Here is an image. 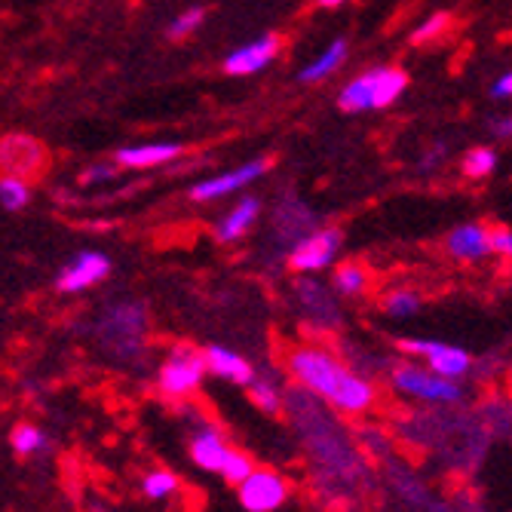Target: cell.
<instances>
[{"label":"cell","mask_w":512,"mask_h":512,"mask_svg":"<svg viewBox=\"0 0 512 512\" xmlns=\"http://www.w3.org/2000/svg\"><path fill=\"white\" fill-rule=\"evenodd\" d=\"M286 371L298 390L344 417H362L378 405L375 381L322 344H295L286 353Z\"/></svg>","instance_id":"cell-1"},{"label":"cell","mask_w":512,"mask_h":512,"mask_svg":"<svg viewBox=\"0 0 512 512\" xmlns=\"http://www.w3.org/2000/svg\"><path fill=\"white\" fill-rule=\"evenodd\" d=\"M390 390L402 399L421 402V405H436V408H451L463 402V387L460 381L442 378L436 371H430L421 362H396L387 371Z\"/></svg>","instance_id":"cell-2"},{"label":"cell","mask_w":512,"mask_h":512,"mask_svg":"<svg viewBox=\"0 0 512 512\" xmlns=\"http://www.w3.org/2000/svg\"><path fill=\"white\" fill-rule=\"evenodd\" d=\"M206 359L194 344H175L157 368V390L169 402H188L203 390Z\"/></svg>","instance_id":"cell-3"},{"label":"cell","mask_w":512,"mask_h":512,"mask_svg":"<svg viewBox=\"0 0 512 512\" xmlns=\"http://www.w3.org/2000/svg\"><path fill=\"white\" fill-rule=\"evenodd\" d=\"M148 307L138 301H117L111 304L102 319H99V332L111 350L120 356H132V350H142V341L148 335Z\"/></svg>","instance_id":"cell-4"},{"label":"cell","mask_w":512,"mask_h":512,"mask_svg":"<svg viewBox=\"0 0 512 512\" xmlns=\"http://www.w3.org/2000/svg\"><path fill=\"white\" fill-rule=\"evenodd\" d=\"M396 350L417 359L421 365H427L430 371H436V375L451 378V381H463L476 365L470 350L448 344V341H436V338H399Z\"/></svg>","instance_id":"cell-5"},{"label":"cell","mask_w":512,"mask_h":512,"mask_svg":"<svg viewBox=\"0 0 512 512\" xmlns=\"http://www.w3.org/2000/svg\"><path fill=\"white\" fill-rule=\"evenodd\" d=\"M344 234L338 227H313L298 243L289 246V267L301 276H316L338 264Z\"/></svg>","instance_id":"cell-6"},{"label":"cell","mask_w":512,"mask_h":512,"mask_svg":"<svg viewBox=\"0 0 512 512\" xmlns=\"http://www.w3.org/2000/svg\"><path fill=\"white\" fill-rule=\"evenodd\" d=\"M289 494H292L289 479L276 470H267V467H255L237 485V497L246 512H276L289 503Z\"/></svg>","instance_id":"cell-7"},{"label":"cell","mask_w":512,"mask_h":512,"mask_svg":"<svg viewBox=\"0 0 512 512\" xmlns=\"http://www.w3.org/2000/svg\"><path fill=\"white\" fill-rule=\"evenodd\" d=\"M267 172H270V157H252V160L234 166L230 172H221V175L197 181L194 188H191V200L194 203H215L221 197L240 194V191L252 188L255 181H261Z\"/></svg>","instance_id":"cell-8"},{"label":"cell","mask_w":512,"mask_h":512,"mask_svg":"<svg viewBox=\"0 0 512 512\" xmlns=\"http://www.w3.org/2000/svg\"><path fill=\"white\" fill-rule=\"evenodd\" d=\"M279 50H283V37L279 34H261L255 40L240 43L237 50H230L221 62V71L227 77H252L261 74L264 68H270L279 59Z\"/></svg>","instance_id":"cell-9"},{"label":"cell","mask_w":512,"mask_h":512,"mask_svg":"<svg viewBox=\"0 0 512 512\" xmlns=\"http://www.w3.org/2000/svg\"><path fill=\"white\" fill-rule=\"evenodd\" d=\"M111 276V258L105 252H77L56 279V289L62 295H80L92 286L105 283Z\"/></svg>","instance_id":"cell-10"},{"label":"cell","mask_w":512,"mask_h":512,"mask_svg":"<svg viewBox=\"0 0 512 512\" xmlns=\"http://www.w3.org/2000/svg\"><path fill=\"white\" fill-rule=\"evenodd\" d=\"M445 252L457 264H479V261L491 258V249H488V224L467 221V224L451 227L448 237H445Z\"/></svg>","instance_id":"cell-11"},{"label":"cell","mask_w":512,"mask_h":512,"mask_svg":"<svg viewBox=\"0 0 512 512\" xmlns=\"http://www.w3.org/2000/svg\"><path fill=\"white\" fill-rule=\"evenodd\" d=\"M43 148L28 135L0 138V172L4 175H34L43 166Z\"/></svg>","instance_id":"cell-12"},{"label":"cell","mask_w":512,"mask_h":512,"mask_svg":"<svg viewBox=\"0 0 512 512\" xmlns=\"http://www.w3.org/2000/svg\"><path fill=\"white\" fill-rule=\"evenodd\" d=\"M230 448H234V445H230L227 436L215 424H209V421H200V427L191 436V460H194V467L203 470V473H215L218 476V470H221V463L227 460Z\"/></svg>","instance_id":"cell-13"},{"label":"cell","mask_w":512,"mask_h":512,"mask_svg":"<svg viewBox=\"0 0 512 512\" xmlns=\"http://www.w3.org/2000/svg\"><path fill=\"white\" fill-rule=\"evenodd\" d=\"M184 154V145L178 142H142V145H126L114 151V163L120 169H154L175 163Z\"/></svg>","instance_id":"cell-14"},{"label":"cell","mask_w":512,"mask_h":512,"mask_svg":"<svg viewBox=\"0 0 512 512\" xmlns=\"http://www.w3.org/2000/svg\"><path fill=\"white\" fill-rule=\"evenodd\" d=\"M203 359H206V375H215L227 384H237V387H246L258 371L255 365L240 356L237 350H227V347H218V344H209L203 350Z\"/></svg>","instance_id":"cell-15"},{"label":"cell","mask_w":512,"mask_h":512,"mask_svg":"<svg viewBox=\"0 0 512 512\" xmlns=\"http://www.w3.org/2000/svg\"><path fill=\"white\" fill-rule=\"evenodd\" d=\"M298 301H301L304 313L313 322H319V325H329V329H335V325L341 322L338 301L332 298V292L325 289L322 283H316L313 276H301V283H298Z\"/></svg>","instance_id":"cell-16"},{"label":"cell","mask_w":512,"mask_h":512,"mask_svg":"<svg viewBox=\"0 0 512 512\" xmlns=\"http://www.w3.org/2000/svg\"><path fill=\"white\" fill-rule=\"evenodd\" d=\"M258 215H261V200H258V197H243V200H237L234 206H230V209L221 215V221L215 224V237H218V243L230 246V243L243 240V237L249 234V230L255 227Z\"/></svg>","instance_id":"cell-17"},{"label":"cell","mask_w":512,"mask_h":512,"mask_svg":"<svg viewBox=\"0 0 512 512\" xmlns=\"http://www.w3.org/2000/svg\"><path fill=\"white\" fill-rule=\"evenodd\" d=\"M408 89V71L399 65H378L371 68V111L390 108L393 102L402 99Z\"/></svg>","instance_id":"cell-18"},{"label":"cell","mask_w":512,"mask_h":512,"mask_svg":"<svg viewBox=\"0 0 512 512\" xmlns=\"http://www.w3.org/2000/svg\"><path fill=\"white\" fill-rule=\"evenodd\" d=\"M273 221H276L279 237H286L289 243H298L304 234H310L316 227V212L310 206H304L301 200H286L273 212Z\"/></svg>","instance_id":"cell-19"},{"label":"cell","mask_w":512,"mask_h":512,"mask_svg":"<svg viewBox=\"0 0 512 512\" xmlns=\"http://www.w3.org/2000/svg\"><path fill=\"white\" fill-rule=\"evenodd\" d=\"M347 53H350V40L347 37H335L325 50L301 68V83H322V80H329L344 62H347Z\"/></svg>","instance_id":"cell-20"},{"label":"cell","mask_w":512,"mask_h":512,"mask_svg":"<svg viewBox=\"0 0 512 512\" xmlns=\"http://www.w3.org/2000/svg\"><path fill=\"white\" fill-rule=\"evenodd\" d=\"M332 289L341 295V298H365L368 289H371V273L365 264L359 261H341V264H332Z\"/></svg>","instance_id":"cell-21"},{"label":"cell","mask_w":512,"mask_h":512,"mask_svg":"<svg viewBox=\"0 0 512 512\" xmlns=\"http://www.w3.org/2000/svg\"><path fill=\"white\" fill-rule=\"evenodd\" d=\"M381 307L390 319H411L424 310V295L411 289V286H393L384 292L381 298Z\"/></svg>","instance_id":"cell-22"},{"label":"cell","mask_w":512,"mask_h":512,"mask_svg":"<svg viewBox=\"0 0 512 512\" xmlns=\"http://www.w3.org/2000/svg\"><path fill=\"white\" fill-rule=\"evenodd\" d=\"M249 399H252V405L258 408V411H264V414H270V417H276L279 411L286 408V393L279 390V384L276 381H270V378H252L249 384Z\"/></svg>","instance_id":"cell-23"},{"label":"cell","mask_w":512,"mask_h":512,"mask_svg":"<svg viewBox=\"0 0 512 512\" xmlns=\"http://www.w3.org/2000/svg\"><path fill=\"white\" fill-rule=\"evenodd\" d=\"M0 206L7 212H22L31 206V184L22 175H0Z\"/></svg>","instance_id":"cell-24"},{"label":"cell","mask_w":512,"mask_h":512,"mask_svg":"<svg viewBox=\"0 0 512 512\" xmlns=\"http://www.w3.org/2000/svg\"><path fill=\"white\" fill-rule=\"evenodd\" d=\"M497 163H500L497 151H494L491 145H482V148H470L467 154H463L460 172L467 175V178H473V181H482V178L494 175Z\"/></svg>","instance_id":"cell-25"},{"label":"cell","mask_w":512,"mask_h":512,"mask_svg":"<svg viewBox=\"0 0 512 512\" xmlns=\"http://www.w3.org/2000/svg\"><path fill=\"white\" fill-rule=\"evenodd\" d=\"M10 445L16 454L22 457H34V454H43L46 448H50V439H46V433L34 424H19L10 436Z\"/></svg>","instance_id":"cell-26"},{"label":"cell","mask_w":512,"mask_h":512,"mask_svg":"<svg viewBox=\"0 0 512 512\" xmlns=\"http://www.w3.org/2000/svg\"><path fill=\"white\" fill-rule=\"evenodd\" d=\"M142 491L151 497V500H169L181 491V479L172 473V470H151L145 479H142Z\"/></svg>","instance_id":"cell-27"},{"label":"cell","mask_w":512,"mask_h":512,"mask_svg":"<svg viewBox=\"0 0 512 512\" xmlns=\"http://www.w3.org/2000/svg\"><path fill=\"white\" fill-rule=\"evenodd\" d=\"M252 470H255V460H252L243 448H230V454H227V460L221 463L218 476H221L227 485H240Z\"/></svg>","instance_id":"cell-28"},{"label":"cell","mask_w":512,"mask_h":512,"mask_svg":"<svg viewBox=\"0 0 512 512\" xmlns=\"http://www.w3.org/2000/svg\"><path fill=\"white\" fill-rule=\"evenodd\" d=\"M203 22H206V7H188L169 22L166 34H169V40H184V37H191L194 31H200Z\"/></svg>","instance_id":"cell-29"},{"label":"cell","mask_w":512,"mask_h":512,"mask_svg":"<svg viewBox=\"0 0 512 512\" xmlns=\"http://www.w3.org/2000/svg\"><path fill=\"white\" fill-rule=\"evenodd\" d=\"M448 28H451V16H448V13H433V16H427L421 25H417V28L411 31V43H414V46L433 43V40H439Z\"/></svg>","instance_id":"cell-30"},{"label":"cell","mask_w":512,"mask_h":512,"mask_svg":"<svg viewBox=\"0 0 512 512\" xmlns=\"http://www.w3.org/2000/svg\"><path fill=\"white\" fill-rule=\"evenodd\" d=\"M488 249H491V255H500V258L512 255V230L506 224L488 227Z\"/></svg>","instance_id":"cell-31"},{"label":"cell","mask_w":512,"mask_h":512,"mask_svg":"<svg viewBox=\"0 0 512 512\" xmlns=\"http://www.w3.org/2000/svg\"><path fill=\"white\" fill-rule=\"evenodd\" d=\"M448 160V145L445 142H436L430 148H424V157H421V169L424 172H439Z\"/></svg>","instance_id":"cell-32"},{"label":"cell","mask_w":512,"mask_h":512,"mask_svg":"<svg viewBox=\"0 0 512 512\" xmlns=\"http://www.w3.org/2000/svg\"><path fill=\"white\" fill-rule=\"evenodd\" d=\"M488 96H491L494 102H506V99L512 96V74H509V71H503L497 80H491Z\"/></svg>","instance_id":"cell-33"},{"label":"cell","mask_w":512,"mask_h":512,"mask_svg":"<svg viewBox=\"0 0 512 512\" xmlns=\"http://www.w3.org/2000/svg\"><path fill=\"white\" fill-rule=\"evenodd\" d=\"M488 129H491L494 138H500V142H509V138H512V120L509 117H491Z\"/></svg>","instance_id":"cell-34"},{"label":"cell","mask_w":512,"mask_h":512,"mask_svg":"<svg viewBox=\"0 0 512 512\" xmlns=\"http://www.w3.org/2000/svg\"><path fill=\"white\" fill-rule=\"evenodd\" d=\"M114 175V166H108V163H99V166H89L80 178L86 181V184H92V181H108Z\"/></svg>","instance_id":"cell-35"},{"label":"cell","mask_w":512,"mask_h":512,"mask_svg":"<svg viewBox=\"0 0 512 512\" xmlns=\"http://www.w3.org/2000/svg\"><path fill=\"white\" fill-rule=\"evenodd\" d=\"M319 7H325V10H335V7H344L347 0H316Z\"/></svg>","instance_id":"cell-36"}]
</instances>
